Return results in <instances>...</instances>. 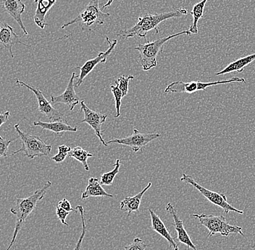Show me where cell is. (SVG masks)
<instances>
[{
  "mask_svg": "<svg viewBox=\"0 0 255 250\" xmlns=\"http://www.w3.org/2000/svg\"><path fill=\"white\" fill-rule=\"evenodd\" d=\"M187 13V9L178 8L163 13L146 14L138 17V21L133 26L120 31L119 36H123L125 39L134 37L135 36L146 39V35L151 30H154L157 33H159L158 26L162 22L168 19L186 15Z\"/></svg>",
  "mask_w": 255,
  "mask_h": 250,
  "instance_id": "1",
  "label": "cell"
},
{
  "mask_svg": "<svg viewBox=\"0 0 255 250\" xmlns=\"http://www.w3.org/2000/svg\"><path fill=\"white\" fill-rule=\"evenodd\" d=\"M51 186H52V182L50 181H48L42 187L36 190L33 195L28 196L25 198H17L16 200L15 206L10 208L11 213L16 216L15 227L14 229L12 240L6 250H10L11 248L13 246L15 243L16 237L18 235L19 232L25 225L27 218L35 209L38 202L44 198L48 189Z\"/></svg>",
  "mask_w": 255,
  "mask_h": 250,
  "instance_id": "2",
  "label": "cell"
},
{
  "mask_svg": "<svg viewBox=\"0 0 255 250\" xmlns=\"http://www.w3.org/2000/svg\"><path fill=\"white\" fill-rule=\"evenodd\" d=\"M183 34L191 36V33L189 30H186V31L170 35L167 37L160 38L151 42H149L147 39H145L146 41L145 44H139L138 47H135V50L139 52L140 62H141L143 71H148L151 68H155L157 65V56L163 52V47L165 43L169 40Z\"/></svg>",
  "mask_w": 255,
  "mask_h": 250,
  "instance_id": "3",
  "label": "cell"
},
{
  "mask_svg": "<svg viewBox=\"0 0 255 250\" xmlns=\"http://www.w3.org/2000/svg\"><path fill=\"white\" fill-rule=\"evenodd\" d=\"M15 129L19 138L21 140L22 147L14 151L12 155L23 152L30 159L49 155L52 151V146L46 144L39 136L23 133L19 127V124H16Z\"/></svg>",
  "mask_w": 255,
  "mask_h": 250,
  "instance_id": "4",
  "label": "cell"
},
{
  "mask_svg": "<svg viewBox=\"0 0 255 250\" xmlns=\"http://www.w3.org/2000/svg\"><path fill=\"white\" fill-rule=\"evenodd\" d=\"M193 216L200 221L201 224L206 227L209 231L208 236H212L221 234L225 237H229L231 234H239L244 235L242 228L237 225H230L226 221V218L222 216H213V215L207 214H193Z\"/></svg>",
  "mask_w": 255,
  "mask_h": 250,
  "instance_id": "5",
  "label": "cell"
},
{
  "mask_svg": "<svg viewBox=\"0 0 255 250\" xmlns=\"http://www.w3.org/2000/svg\"><path fill=\"white\" fill-rule=\"evenodd\" d=\"M231 83H243L247 84L246 81L243 78L234 77L232 79L218 81L215 82H201V81H192V82H183L178 81L171 83L167 86L165 93H194L199 90H205L211 86L222 85V84Z\"/></svg>",
  "mask_w": 255,
  "mask_h": 250,
  "instance_id": "6",
  "label": "cell"
},
{
  "mask_svg": "<svg viewBox=\"0 0 255 250\" xmlns=\"http://www.w3.org/2000/svg\"><path fill=\"white\" fill-rule=\"evenodd\" d=\"M181 181L186 183V184H190L192 187L197 189L204 197H206L210 203L222 208L225 213H226V216H229V213L231 211L236 212V213H239V214H243L244 211L234 208L232 205H231L228 202L227 197L226 195L209 190L207 188L202 187L190 175L183 173L182 176L181 177Z\"/></svg>",
  "mask_w": 255,
  "mask_h": 250,
  "instance_id": "7",
  "label": "cell"
},
{
  "mask_svg": "<svg viewBox=\"0 0 255 250\" xmlns=\"http://www.w3.org/2000/svg\"><path fill=\"white\" fill-rule=\"evenodd\" d=\"M99 0H91L87 7L73 20L64 24L62 28H66L70 25L77 23L85 24L88 27L94 25H103L105 19L110 17L111 14L104 13L100 9Z\"/></svg>",
  "mask_w": 255,
  "mask_h": 250,
  "instance_id": "8",
  "label": "cell"
},
{
  "mask_svg": "<svg viewBox=\"0 0 255 250\" xmlns=\"http://www.w3.org/2000/svg\"><path fill=\"white\" fill-rule=\"evenodd\" d=\"M161 136L159 133H141L136 129H133V133L129 136L124 138H117L107 142L108 144L116 143L123 146H128L133 150L135 153L138 152L146 147L151 141H154Z\"/></svg>",
  "mask_w": 255,
  "mask_h": 250,
  "instance_id": "9",
  "label": "cell"
},
{
  "mask_svg": "<svg viewBox=\"0 0 255 250\" xmlns=\"http://www.w3.org/2000/svg\"><path fill=\"white\" fill-rule=\"evenodd\" d=\"M15 83L18 85V87L24 86V87L29 89L30 90H31L34 93L35 96L36 97V99H37L39 111L41 114H44L46 117H47L51 122L62 120V119H64L63 114L60 111H59L58 110L53 107L52 103L47 101L42 91H41L39 89L28 85V84L25 83L23 81H19L17 79L15 80Z\"/></svg>",
  "mask_w": 255,
  "mask_h": 250,
  "instance_id": "10",
  "label": "cell"
},
{
  "mask_svg": "<svg viewBox=\"0 0 255 250\" xmlns=\"http://www.w3.org/2000/svg\"><path fill=\"white\" fill-rule=\"evenodd\" d=\"M106 40L109 44V48L106 52H100L97 57L92 59V60H88L82 67H76V68L80 69V75L77 76L78 80L76 83V87H79L84 83L86 77L89 76V73L95 69L97 65L100 63H106L107 59L108 58L109 56H111L112 52L114 50L115 47L117 45L118 40L113 39L111 41L108 37H106Z\"/></svg>",
  "mask_w": 255,
  "mask_h": 250,
  "instance_id": "11",
  "label": "cell"
},
{
  "mask_svg": "<svg viewBox=\"0 0 255 250\" xmlns=\"http://www.w3.org/2000/svg\"><path fill=\"white\" fill-rule=\"evenodd\" d=\"M81 111L84 114V119L81 121V123H87L90 125L103 146L108 147V144L103 139L102 135V125L106 121L108 116L97 111H92L88 107L84 101H81Z\"/></svg>",
  "mask_w": 255,
  "mask_h": 250,
  "instance_id": "12",
  "label": "cell"
},
{
  "mask_svg": "<svg viewBox=\"0 0 255 250\" xmlns=\"http://www.w3.org/2000/svg\"><path fill=\"white\" fill-rule=\"evenodd\" d=\"M76 78H77L76 73H72L68 86H67L64 93H62L61 95H54L52 94L51 95V103L52 105L64 103L69 107L70 111H73L75 106L81 103L79 97L78 96L77 94L75 91L76 85H75L74 81Z\"/></svg>",
  "mask_w": 255,
  "mask_h": 250,
  "instance_id": "13",
  "label": "cell"
},
{
  "mask_svg": "<svg viewBox=\"0 0 255 250\" xmlns=\"http://www.w3.org/2000/svg\"><path fill=\"white\" fill-rule=\"evenodd\" d=\"M165 211L173 218V221H174L173 226H174L175 231L178 233L177 240H178V242L184 244L187 247L188 250H189V249L197 250V247L191 241L190 237L188 235L187 232H186V229L183 226V221L180 219L173 205L170 203H167Z\"/></svg>",
  "mask_w": 255,
  "mask_h": 250,
  "instance_id": "14",
  "label": "cell"
},
{
  "mask_svg": "<svg viewBox=\"0 0 255 250\" xmlns=\"http://www.w3.org/2000/svg\"><path fill=\"white\" fill-rule=\"evenodd\" d=\"M2 7L4 12L9 14L17 22L24 34L28 36V31L22 20V15L25 9V4L22 0H2Z\"/></svg>",
  "mask_w": 255,
  "mask_h": 250,
  "instance_id": "15",
  "label": "cell"
},
{
  "mask_svg": "<svg viewBox=\"0 0 255 250\" xmlns=\"http://www.w3.org/2000/svg\"><path fill=\"white\" fill-rule=\"evenodd\" d=\"M0 41L1 44L7 49L10 53L12 58H14L12 47L17 44L27 45L25 43L20 41V37L14 31L13 28L7 23H1L0 28Z\"/></svg>",
  "mask_w": 255,
  "mask_h": 250,
  "instance_id": "16",
  "label": "cell"
},
{
  "mask_svg": "<svg viewBox=\"0 0 255 250\" xmlns=\"http://www.w3.org/2000/svg\"><path fill=\"white\" fill-rule=\"evenodd\" d=\"M149 213H150L151 227H152L153 230L157 232V234H159V235L162 236L163 238H165L173 250H179L178 245L175 242V239L173 238L171 235H170V232L167 230L165 224L162 222L158 215L154 213L150 208H149Z\"/></svg>",
  "mask_w": 255,
  "mask_h": 250,
  "instance_id": "17",
  "label": "cell"
},
{
  "mask_svg": "<svg viewBox=\"0 0 255 250\" xmlns=\"http://www.w3.org/2000/svg\"><path fill=\"white\" fill-rule=\"evenodd\" d=\"M33 125L41 127L43 130H47L52 132V133H55L56 135L60 137L63 136L64 133H68V132L76 133L78 130L77 127H72L65 119L51 122L38 121V122H33Z\"/></svg>",
  "mask_w": 255,
  "mask_h": 250,
  "instance_id": "18",
  "label": "cell"
},
{
  "mask_svg": "<svg viewBox=\"0 0 255 250\" xmlns=\"http://www.w3.org/2000/svg\"><path fill=\"white\" fill-rule=\"evenodd\" d=\"M151 182H149L146 187L139 193L133 197H127L121 202L120 209L123 212H128V216H130L132 213L138 212L141 205V199L145 192L151 187Z\"/></svg>",
  "mask_w": 255,
  "mask_h": 250,
  "instance_id": "19",
  "label": "cell"
},
{
  "mask_svg": "<svg viewBox=\"0 0 255 250\" xmlns=\"http://www.w3.org/2000/svg\"><path fill=\"white\" fill-rule=\"evenodd\" d=\"M57 0H34L37 4L36 13L34 15V22L41 29H44L47 23L45 22L46 15L51 8L53 7Z\"/></svg>",
  "mask_w": 255,
  "mask_h": 250,
  "instance_id": "20",
  "label": "cell"
},
{
  "mask_svg": "<svg viewBox=\"0 0 255 250\" xmlns=\"http://www.w3.org/2000/svg\"><path fill=\"white\" fill-rule=\"evenodd\" d=\"M91 197H113L111 194L108 193L103 187H102L101 183L99 181V179L95 177H91L89 179V184H88L85 191L81 195L82 200H86Z\"/></svg>",
  "mask_w": 255,
  "mask_h": 250,
  "instance_id": "21",
  "label": "cell"
},
{
  "mask_svg": "<svg viewBox=\"0 0 255 250\" xmlns=\"http://www.w3.org/2000/svg\"><path fill=\"white\" fill-rule=\"evenodd\" d=\"M255 60V53L253 55L246 56L245 57L239 58L236 61L233 62L229 64L226 68L222 71L215 73L216 76H221V75H226L228 73H233V72H237L238 73H242L247 66H248L250 64L253 63Z\"/></svg>",
  "mask_w": 255,
  "mask_h": 250,
  "instance_id": "22",
  "label": "cell"
},
{
  "mask_svg": "<svg viewBox=\"0 0 255 250\" xmlns=\"http://www.w3.org/2000/svg\"><path fill=\"white\" fill-rule=\"evenodd\" d=\"M208 0H202L197 4H194L191 11V15L193 17L192 23L189 27V31L191 34H197L198 33V23L199 20L203 17L204 11H205V5Z\"/></svg>",
  "mask_w": 255,
  "mask_h": 250,
  "instance_id": "23",
  "label": "cell"
},
{
  "mask_svg": "<svg viewBox=\"0 0 255 250\" xmlns=\"http://www.w3.org/2000/svg\"><path fill=\"white\" fill-rule=\"evenodd\" d=\"M70 157L73 158L76 160L79 161L80 163L84 166L86 171H89V167L88 165L87 159L90 157H93L94 154H90L87 151L83 149L81 147H76L71 150V152L68 154Z\"/></svg>",
  "mask_w": 255,
  "mask_h": 250,
  "instance_id": "24",
  "label": "cell"
},
{
  "mask_svg": "<svg viewBox=\"0 0 255 250\" xmlns=\"http://www.w3.org/2000/svg\"><path fill=\"white\" fill-rule=\"evenodd\" d=\"M114 168L111 171L104 173L101 176L100 183L103 185L111 186L114 181L116 175L119 173L120 167H121V159H116V163L113 165Z\"/></svg>",
  "mask_w": 255,
  "mask_h": 250,
  "instance_id": "25",
  "label": "cell"
},
{
  "mask_svg": "<svg viewBox=\"0 0 255 250\" xmlns=\"http://www.w3.org/2000/svg\"><path fill=\"white\" fill-rule=\"evenodd\" d=\"M76 209L78 210L80 215H81V222H82V231H81V235L78 243L76 244V247H75L74 250H81V245H82L83 241H84V237L87 235V226L86 224L85 216H84V209L81 205H78Z\"/></svg>",
  "mask_w": 255,
  "mask_h": 250,
  "instance_id": "26",
  "label": "cell"
},
{
  "mask_svg": "<svg viewBox=\"0 0 255 250\" xmlns=\"http://www.w3.org/2000/svg\"><path fill=\"white\" fill-rule=\"evenodd\" d=\"M111 91L113 94V96L115 98V102H116V114L115 115V118H118L121 115V100H122L124 95H123L122 91L120 90L119 87L117 85H111Z\"/></svg>",
  "mask_w": 255,
  "mask_h": 250,
  "instance_id": "27",
  "label": "cell"
},
{
  "mask_svg": "<svg viewBox=\"0 0 255 250\" xmlns=\"http://www.w3.org/2000/svg\"><path fill=\"white\" fill-rule=\"evenodd\" d=\"M133 79H134V76H125L123 75L116 81V85L122 91L124 97L127 96L128 92L129 81Z\"/></svg>",
  "mask_w": 255,
  "mask_h": 250,
  "instance_id": "28",
  "label": "cell"
},
{
  "mask_svg": "<svg viewBox=\"0 0 255 250\" xmlns=\"http://www.w3.org/2000/svg\"><path fill=\"white\" fill-rule=\"evenodd\" d=\"M58 154H56L53 157L51 158L52 161L55 162L56 163H62L65 161L66 157H68L69 153L71 152V148L69 146H65V145H62V146H58Z\"/></svg>",
  "mask_w": 255,
  "mask_h": 250,
  "instance_id": "29",
  "label": "cell"
},
{
  "mask_svg": "<svg viewBox=\"0 0 255 250\" xmlns=\"http://www.w3.org/2000/svg\"><path fill=\"white\" fill-rule=\"evenodd\" d=\"M146 247H147V245L143 243L141 239H140L139 237H136L133 240V243L125 246V250H145Z\"/></svg>",
  "mask_w": 255,
  "mask_h": 250,
  "instance_id": "30",
  "label": "cell"
},
{
  "mask_svg": "<svg viewBox=\"0 0 255 250\" xmlns=\"http://www.w3.org/2000/svg\"><path fill=\"white\" fill-rule=\"evenodd\" d=\"M12 142V140L7 141L2 137L0 136V157L7 158L9 146Z\"/></svg>",
  "mask_w": 255,
  "mask_h": 250,
  "instance_id": "31",
  "label": "cell"
},
{
  "mask_svg": "<svg viewBox=\"0 0 255 250\" xmlns=\"http://www.w3.org/2000/svg\"><path fill=\"white\" fill-rule=\"evenodd\" d=\"M69 213L70 212L65 211L63 208H60V206L57 205V208H56V214H57L58 219L61 221L62 224H63V225L66 226V227H68V224L65 220H66V218L68 217Z\"/></svg>",
  "mask_w": 255,
  "mask_h": 250,
  "instance_id": "32",
  "label": "cell"
},
{
  "mask_svg": "<svg viewBox=\"0 0 255 250\" xmlns=\"http://www.w3.org/2000/svg\"><path fill=\"white\" fill-rule=\"evenodd\" d=\"M58 206H60V208H63L64 210H65V211H68V212H71V211H78L77 209H73V208L71 207V204L70 203L69 201H68L67 199L64 198L63 200H61V201L59 202L58 203Z\"/></svg>",
  "mask_w": 255,
  "mask_h": 250,
  "instance_id": "33",
  "label": "cell"
},
{
  "mask_svg": "<svg viewBox=\"0 0 255 250\" xmlns=\"http://www.w3.org/2000/svg\"><path fill=\"white\" fill-rule=\"evenodd\" d=\"M9 116H10L9 111H6L4 114H1V115H0V126L2 125L3 124L7 122Z\"/></svg>",
  "mask_w": 255,
  "mask_h": 250,
  "instance_id": "34",
  "label": "cell"
},
{
  "mask_svg": "<svg viewBox=\"0 0 255 250\" xmlns=\"http://www.w3.org/2000/svg\"><path fill=\"white\" fill-rule=\"evenodd\" d=\"M113 1L114 0H108V2L106 3V4H104L103 7H102V9H105V8L109 7V6H111L112 4V3L113 2Z\"/></svg>",
  "mask_w": 255,
  "mask_h": 250,
  "instance_id": "35",
  "label": "cell"
}]
</instances>
